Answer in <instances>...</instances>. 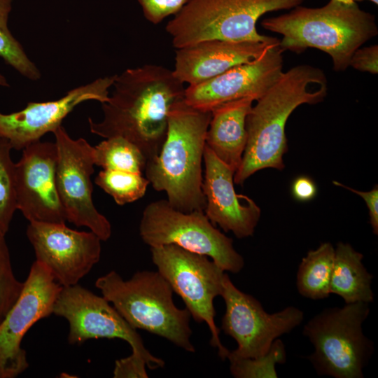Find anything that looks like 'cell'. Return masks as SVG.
Returning a JSON list of instances; mask_svg holds the SVG:
<instances>
[{
    "mask_svg": "<svg viewBox=\"0 0 378 378\" xmlns=\"http://www.w3.org/2000/svg\"><path fill=\"white\" fill-rule=\"evenodd\" d=\"M349 66L373 75L378 74V46L360 47L352 55Z\"/></svg>",
    "mask_w": 378,
    "mask_h": 378,
    "instance_id": "obj_31",
    "label": "cell"
},
{
    "mask_svg": "<svg viewBox=\"0 0 378 378\" xmlns=\"http://www.w3.org/2000/svg\"><path fill=\"white\" fill-rule=\"evenodd\" d=\"M279 44L266 41L208 40L176 49L173 72L182 83L195 85L237 65L251 62Z\"/></svg>",
    "mask_w": 378,
    "mask_h": 378,
    "instance_id": "obj_19",
    "label": "cell"
},
{
    "mask_svg": "<svg viewBox=\"0 0 378 378\" xmlns=\"http://www.w3.org/2000/svg\"><path fill=\"white\" fill-rule=\"evenodd\" d=\"M333 184L340 187H342L353 192H355L366 203L368 209L370 224L372 227V232L374 234H378V187L376 185L371 190L363 192L358 191L351 188L347 187L341 183L334 181Z\"/></svg>",
    "mask_w": 378,
    "mask_h": 378,
    "instance_id": "obj_32",
    "label": "cell"
},
{
    "mask_svg": "<svg viewBox=\"0 0 378 378\" xmlns=\"http://www.w3.org/2000/svg\"><path fill=\"white\" fill-rule=\"evenodd\" d=\"M23 284L13 274L5 235L0 234V317L3 318L12 307Z\"/></svg>",
    "mask_w": 378,
    "mask_h": 378,
    "instance_id": "obj_28",
    "label": "cell"
},
{
    "mask_svg": "<svg viewBox=\"0 0 378 378\" xmlns=\"http://www.w3.org/2000/svg\"><path fill=\"white\" fill-rule=\"evenodd\" d=\"M362 1H364V0H354V1L355 2ZM368 1H370L376 5L378 4V0H368Z\"/></svg>",
    "mask_w": 378,
    "mask_h": 378,
    "instance_id": "obj_35",
    "label": "cell"
},
{
    "mask_svg": "<svg viewBox=\"0 0 378 378\" xmlns=\"http://www.w3.org/2000/svg\"><path fill=\"white\" fill-rule=\"evenodd\" d=\"M55 143L34 142L15 163L17 208L29 222L65 223L66 217L56 185Z\"/></svg>",
    "mask_w": 378,
    "mask_h": 378,
    "instance_id": "obj_15",
    "label": "cell"
},
{
    "mask_svg": "<svg viewBox=\"0 0 378 378\" xmlns=\"http://www.w3.org/2000/svg\"><path fill=\"white\" fill-rule=\"evenodd\" d=\"M52 314L68 321L70 344H80L90 339L118 338L127 342L132 353L142 357L150 370L164 366V361L150 354L136 330L106 299L78 284L62 287Z\"/></svg>",
    "mask_w": 378,
    "mask_h": 378,
    "instance_id": "obj_11",
    "label": "cell"
},
{
    "mask_svg": "<svg viewBox=\"0 0 378 378\" xmlns=\"http://www.w3.org/2000/svg\"><path fill=\"white\" fill-rule=\"evenodd\" d=\"M0 86L9 87V84L6 78L1 74H0Z\"/></svg>",
    "mask_w": 378,
    "mask_h": 378,
    "instance_id": "obj_34",
    "label": "cell"
},
{
    "mask_svg": "<svg viewBox=\"0 0 378 378\" xmlns=\"http://www.w3.org/2000/svg\"><path fill=\"white\" fill-rule=\"evenodd\" d=\"M368 303L345 304L323 309L304 326L302 334L314 346L308 356L320 376L363 378L374 352V342L363 331L370 314Z\"/></svg>",
    "mask_w": 378,
    "mask_h": 378,
    "instance_id": "obj_7",
    "label": "cell"
},
{
    "mask_svg": "<svg viewBox=\"0 0 378 378\" xmlns=\"http://www.w3.org/2000/svg\"><path fill=\"white\" fill-rule=\"evenodd\" d=\"M317 188L314 181L308 176H301L296 178L291 187L294 198L300 202L312 200L316 195Z\"/></svg>",
    "mask_w": 378,
    "mask_h": 378,
    "instance_id": "obj_33",
    "label": "cell"
},
{
    "mask_svg": "<svg viewBox=\"0 0 378 378\" xmlns=\"http://www.w3.org/2000/svg\"><path fill=\"white\" fill-rule=\"evenodd\" d=\"M262 27L282 36L279 47L300 54L316 48L332 59L333 69L349 67L354 52L378 34L376 18L357 2L329 0L317 8L295 6L284 14L265 18Z\"/></svg>",
    "mask_w": 378,
    "mask_h": 378,
    "instance_id": "obj_3",
    "label": "cell"
},
{
    "mask_svg": "<svg viewBox=\"0 0 378 378\" xmlns=\"http://www.w3.org/2000/svg\"><path fill=\"white\" fill-rule=\"evenodd\" d=\"M94 182L118 205L139 200L145 195L150 184L141 174L104 169L97 175Z\"/></svg>",
    "mask_w": 378,
    "mask_h": 378,
    "instance_id": "obj_24",
    "label": "cell"
},
{
    "mask_svg": "<svg viewBox=\"0 0 378 378\" xmlns=\"http://www.w3.org/2000/svg\"><path fill=\"white\" fill-rule=\"evenodd\" d=\"M339 1H341L345 3H351L354 1V0H339Z\"/></svg>",
    "mask_w": 378,
    "mask_h": 378,
    "instance_id": "obj_36",
    "label": "cell"
},
{
    "mask_svg": "<svg viewBox=\"0 0 378 378\" xmlns=\"http://www.w3.org/2000/svg\"><path fill=\"white\" fill-rule=\"evenodd\" d=\"M334 255L333 246L324 242L302 258L296 274V288L302 296L317 300L330 295Z\"/></svg>",
    "mask_w": 378,
    "mask_h": 378,
    "instance_id": "obj_22",
    "label": "cell"
},
{
    "mask_svg": "<svg viewBox=\"0 0 378 378\" xmlns=\"http://www.w3.org/2000/svg\"><path fill=\"white\" fill-rule=\"evenodd\" d=\"M157 271L169 282L174 293L183 301L191 317L208 326L210 344L222 360L230 350L220 340V329L214 318V299L220 296L225 272L209 257L187 251L174 244L150 247Z\"/></svg>",
    "mask_w": 378,
    "mask_h": 378,
    "instance_id": "obj_9",
    "label": "cell"
},
{
    "mask_svg": "<svg viewBox=\"0 0 378 378\" xmlns=\"http://www.w3.org/2000/svg\"><path fill=\"white\" fill-rule=\"evenodd\" d=\"M254 102L251 97L241 98L218 105L211 111L206 146L234 172L245 150L246 120Z\"/></svg>",
    "mask_w": 378,
    "mask_h": 378,
    "instance_id": "obj_20",
    "label": "cell"
},
{
    "mask_svg": "<svg viewBox=\"0 0 378 378\" xmlns=\"http://www.w3.org/2000/svg\"><path fill=\"white\" fill-rule=\"evenodd\" d=\"M12 0H0V57L23 76L36 80L41 73L8 29Z\"/></svg>",
    "mask_w": 378,
    "mask_h": 378,
    "instance_id": "obj_25",
    "label": "cell"
},
{
    "mask_svg": "<svg viewBox=\"0 0 378 378\" xmlns=\"http://www.w3.org/2000/svg\"><path fill=\"white\" fill-rule=\"evenodd\" d=\"M0 378H2V376H1V372H0Z\"/></svg>",
    "mask_w": 378,
    "mask_h": 378,
    "instance_id": "obj_37",
    "label": "cell"
},
{
    "mask_svg": "<svg viewBox=\"0 0 378 378\" xmlns=\"http://www.w3.org/2000/svg\"><path fill=\"white\" fill-rule=\"evenodd\" d=\"M116 74L99 78L74 88L63 97L46 102H29L24 109L12 113L0 112V136L12 148L22 150L38 141L48 132H53L74 108L83 102L95 100L101 104L109 98L108 89Z\"/></svg>",
    "mask_w": 378,
    "mask_h": 378,
    "instance_id": "obj_17",
    "label": "cell"
},
{
    "mask_svg": "<svg viewBox=\"0 0 378 378\" xmlns=\"http://www.w3.org/2000/svg\"><path fill=\"white\" fill-rule=\"evenodd\" d=\"M139 231L150 247L174 244L206 255L223 270L233 274L244 267V259L234 248L233 239L217 229L204 211L184 212L167 200H155L144 209Z\"/></svg>",
    "mask_w": 378,
    "mask_h": 378,
    "instance_id": "obj_8",
    "label": "cell"
},
{
    "mask_svg": "<svg viewBox=\"0 0 378 378\" xmlns=\"http://www.w3.org/2000/svg\"><path fill=\"white\" fill-rule=\"evenodd\" d=\"M95 286L127 323L195 353L191 315L173 300V290L158 271L143 270L125 280L112 270L99 277Z\"/></svg>",
    "mask_w": 378,
    "mask_h": 378,
    "instance_id": "obj_5",
    "label": "cell"
},
{
    "mask_svg": "<svg viewBox=\"0 0 378 378\" xmlns=\"http://www.w3.org/2000/svg\"><path fill=\"white\" fill-rule=\"evenodd\" d=\"M283 52L279 44L258 58L233 66L202 83L188 85L184 101L190 106L211 111L216 106L235 99L258 100L283 73Z\"/></svg>",
    "mask_w": 378,
    "mask_h": 378,
    "instance_id": "obj_16",
    "label": "cell"
},
{
    "mask_svg": "<svg viewBox=\"0 0 378 378\" xmlns=\"http://www.w3.org/2000/svg\"><path fill=\"white\" fill-rule=\"evenodd\" d=\"M62 287L46 266L35 260L20 295L0 322L2 378L15 377L28 368L22 338L36 322L52 314Z\"/></svg>",
    "mask_w": 378,
    "mask_h": 378,
    "instance_id": "obj_13",
    "label": "cell"
},
{
    "mask_svg": "<svg viewBox=\"0 0 378 378\" xmlns=\"http://www.w3.org/2000/svg\"><path fill=\"white\" fill-rule=\"evenodd\" d=\"M27 236L36 260L63 287L77 284L100 260L102 240L92 231H77L65 223L29 222Z\"/></svg>",
    "mask_w": 378,
    "mask_h": 378,
    "instance_id": "obj_14",
    "label": "cell"
},
{
    "mask_svg": "<svg viewBox=\"0 0 378 378\" xmlns=\"http://www.w3.org/2000/svg\"><path fill=\"white\" fill-rule=\"evenodd\" d=\"M94 164L104 169L141 174L146 158L134 144L121 136L105 139L94 146Z\"/></svg>",
    "mask_w": 378,
    "mask_h": 378,
    "instance_id": "obj_23",
    "label": "cell"
},
{
    "mask_svg": "<svg viewBox=\"0 0 378 378\" xmlns=\"http://www.w3.org/2000/svg\"><path fill=\"white\" fill-rule=\"evenodd\" d=\"M52 133L57 152L56 185L66 220L87 227L102 241H107L111 225L92 200L94 147L83 138L72 139L62 125Z\"/></svg>",
    "mask_w": 378,
    "mask_h": 378,
    "instance_id": "obj_12",
    "label": "cell"
},
{
    "mask_svg": "<svg viewBox=\"0 0 378 378\" xmlns=\"http://www.w3.org/2000/svg\"><path fill=\"white\" fill-rule=\"evenodd\" d=\"M363 255L349 244L339 242L335 248L330 290L342 298L345 304L371 303L373 275L363 264Z\"/></svg>",
    "mask_w": 378,
    "mask_h": 378,
    "instance_id": "obj_21",
    "label": "cell"
},
{
    "mask_svg": "<svg viewBox=\"0 0 378 378\" xmlns=\"http://www.w3.org/2000/svg\"><path fill=\"white\" fill-rule=\"evenodd\" d=\"M12 149L9 142L0 136V234L3 235L8 232L18 209Z\"/></svg>",
    "mask_w": 378,
    "mask_h": 378,
    "instance_id": "obj_26",
    "label": "cell"
},
{
    "mask_svg": "<svg viewBox=\"0 0 378 378\" xmlns=\"http://www.w3.org/2000/svg\"><path fill=\"white\" fill-rule=\"evenodd\" d=\"M183 84L173 70L157 64L116 74L111 95L102 103V120L88 118L90 132L104 139L121 136L151 160L165 140L171 108L184 98Z\"/></svg>",
    "mask_w": 378,
    "mask_h": 378,
    "instance_id": "obj_1",
    "label": "cell"
},
{
    "mask_svg": "<svg viewBox=\"0 0 378 378\" xmlns=\"http://www.w3.org/2000/svg\"><path fill=\"white\" fill-rule=\"evenodd\" d=\"M305 0H190L166 26L176 49L208 40L266 41L258 33L263 15L290 10Z\"/></svg>",
    "mask_w": 378,
    "mask_h": 378,
    "instance_id": "obj_6",
    "label": "cell"
},
{
    "mask_svg": "<svg viewBox=\"0 0 378 378\" xmlns=\"http://www.w3.org/2000/svg\"><path fill=\"white\" fill-rule=\"evenodd\" d=\"M202 191L206 200L204 212L213 225L232 232L238 239L251 237L261 211L256 203L234 188V171L220 161L205 145Z\"/></svg>",
    "mask_w": 378,
    "mask_h": 378,
    "instance_id": "obj_18",
    "label": "cell"
},
{
    "mask_svg": "<svg viewBox=\"0 0 378 378\" xmlns=\"http://www.w3.org/2000/svg\"><path fill=\"white\" fill-rule=\"evenodd\" d=\"M2 318H3L0 317V322L1 321Z\"/></svg>",
    "mask_w": 378,
    "mask_h": 378,
    "instance_id": "obj_38",
    "label": "cell"
},
{
    "mask_svg": "<svg viewBox=\"0 0 378 378\" xmlns=\"http://www.w3.org/2000/svg\"><path fill=\"white\" fill-rule=\"evenodd\" d=\"M220 296L225 304L220 328L237 344L227 360L264 356L276 339L291 332L304 319L303 311L294 306L267 313L259 300L237 288L227 273Z\"/></svg>",
    "mask_w": 378,
    "mask_h": 378,
    "instance_id": "obj_10",
    "label": "cell"
},
{
    "mask_svg": "<svg viewBox=\"0 0 378 378\" xmlns=\"http://www.w3.org/2000/svg\"><path fill=\"white\" fill-rule=\"evenodd\" d=\"M145 360L133 353L129 356L115 360L114 378H148Z\"/></svg>",
    "mask_w": 378,
    "mask_h": 378,
    "instance_id": "obj_30",
    "label": "cell"
},
{
    "mask_svg": "<svg viewBox=\"0 0 378 378\" xmlns=\"http://www.w3.org/2000/svg\"><path fill=\"white\" fill-rule=\"evenodd\" d=\"M328 93L324 71L309 64H299L281 75L253 105L246 117L247 141L234 182L242 185L256 172L284 168L288 149L286 125L299 106L323 102Z\"/></svg>",
    "mask_w": 378,
    "mask_h": 378,
    "instance_id": "obj_2",
    "label": "cell"
},
{
    "mask_svg": "<svg viewBox=\"0 0 378 378\" xmlns=\"http://www.w3.org/2000/svg\"><path fill=\"white\" fill-rule=\"evenodd\" d=\"M211 111L187 104L184 98L171 108L167 133L158 155L146 162V177L167 200L184 212L204 211L202 161Z\"/></svg>",
    "mask_w": 378,
    "mask_h": 378,
    "instance_id": "obj_4",
    "label": "cell"
},
{
    "mask_svg": "<svg viewBox=\"0 0 378 378\" xmlns=\"http://www.w3.org/2000/svg\"><path fill=\"white\" fill-rule=\"evenodd\" d=\"M144 16L150 22L157 24L164 18L177 14L190 0H137Z\"/></svg>",
    "mask_w": 378,
    "mask_h": 378,
    "instance_id": "obj_29",
    "label": "cell"
},
{
    "mask_svg": "<svg viewBox=\"0 0 378 378\" xmlns=\"http://www.w3.org/2000/svg\"><path fill=\"white\" fill-rule=\"evenodd\" d=\"M228 360L230 373L235 378H277L276 365L286 360L285 345L277 338L262 356Z\"/></svg>",
    "mask_w": 378,
    "mask_h": 378,
    "instance_id": "obj_27",
    "label": "cell"
}]
</instances>
